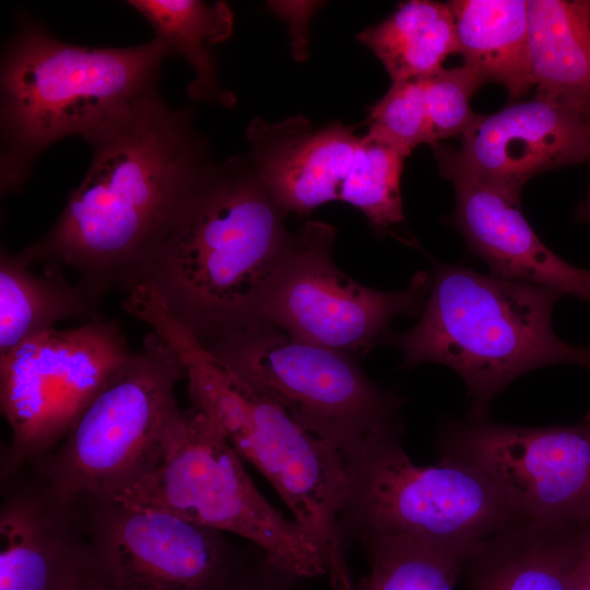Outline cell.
<instances>
[{
	"mask_svg": "<svg viewBox=\"0 0 590 590\" xmlns=\"http://www.w3.org/2000/svg\"><path fill=\"white\" fill-rule=\"evenodd\" d=\"M368 126L408 155L420 144H430L424 79L392 82L370 107Z\"/></svg>",
	"mask_w": 590,
	"mask_h": 590,
	"instance_id": "obj_26",
	"label": "cell"
},
{
	"mask_svg": "<svg viewBox=\"0 0 590 590\" xmlns=\"http://www.w3.org/2000/svg\"><path fill=\"white\" fill-rule=\"evenodd\" d=\"M152 26L154 37L166 44L172 55L186 59L193 72L187 95L196 102L232 107L236 98L223 91L210 46L233 33L234 15L223 1L130 0L127 2Z\"/></svg>",
	"mask_w": 590,
	"mask_h": 590,
	"instance_id": "obj_22",
	"label": "cell"
},
{
	"mask_svg": "<svg viewBox=\"0 0 590 590\" xmlns=\"http://www.w3.org/2000/svg\"><path fill=\"white\" fill-rule=\"evenodd\" d=\"M93 155L57 221L17 256L66 266L97 303L128 292L175 228L213 163L190 107L154 91L88 143Z\"/></svg>",
	"mask_w": 590,
	"mask_h": 590,
	"instance_id": "obj_1",
	"label": "cell"
},
{
	"mask_svg": "<svg viewBox=\"0 0 590 590\" xmlns=\"http://www.w3.org/2000/svg\"><path fill=\"white\" fill-rule=\"evenodd\" d=\"M186 378L176 351L156 332L113 375L60 447L44 460L49 492L63 502L106 497L130 486L154 457L179 410Z\"/></svg>",
	"mask_w": 590,
	"mask_h": 590,
	"instance_id": "obj_8",
	"label": "cell"
},
{
	"mask_svg": "<svg viewBox=\"0 0 590 590\" xmlns=\"http://www.w3.org/2000/svg\"><path fill=\"white\" fill-rule=\"evenodd\" d=\"M570 590H590V522L582 535L571 576Z\"/></svg>",
	"mask_w": 590,
	"mask_h": 590,
	"instance_id": "obj_29",
	"label": "cell"
},
{
	"mask_svg": "<svg viewBox=\"0 0 590 590\" xmlns=\"http://www.w3.org/2000/svg\"><path fill=\"white\" fill-rule=\"evenodd\" d=\"M93 506L85 547L108 590H221L238 573L223 532L117 494Z\"/></svg>",
	"mask_w": 590,
	"mask_h": 590,
	"instance_id": "obj_13",
	"label": "cell"
},
{
	"mask_svg": "<svg viewBox=\"0 0 590 590\" xmlns=\"http://www.w3.org/2000/svg\"><path fill=\"white\" fill-rule=\"evenodd\" d=\"M60 590H108L92 567L90 559L73 573Z\"/></svg>",
	"mask_w": 590,
	"mask_h": 590,
	"instance_id": "obj_30",
	"label": "cell"
},
{
	"mask_svg": "<svg viewBox=\"0 0 590 590\" xmlns=\"http://www.w3.org/2000/svg\"><path fill=\"white\" fill-rule=\"evenodd\" d=\"M402 425L384 429L347 456L344 539L394 538L471 553L526 520L472 468L439 460L415 464L401 445Z\"/></svg>",
	"mask_w": 590,
	"mask_h": 590,
	"instance_id": "obj_6",
	"label": "cell"
},
{
	"mask_svg": "<svg viewBox=\"0 0 590 590\" xmlns=\"http://www.w3.org/2000/svg\"><path fill=\"white\" fill-rule=\"evenodd\" d=\"M152 328L179 355L193 406L267 477L319 548L332 589L355 590L341 528L349 492L344 453L222 364L170 312L156 315Z\"/></svg>",
	"mask_w": 590,
	"mask_h": 590,
	"instance_id": "obj_4",
	"label": "cell"
},
{
	"mask_svg": "<svg viewBox=\"0 0 590 590\" xmlns=\"http://www.w3.org/2000/svg\"><path fill=\"white\" fill-rule=\"evenodd\" d=\"M169 55L156 37L131 47L69 44L19 13L1 56V194L21 191L55 142L70 135L92 142L157 91Z\"/></svg>",
	"mask_w": 590,
	"mask_h": 590,
	"instance_id": "obj_3",
	"label": "cell"
},
{
	"mask_svg": "<svg viewBox=\"0 0 590 590\" xmlns=\"http://www.w3.org/2000/svg\"><path fill=\"white\" fill-rule=\"evenodd\" d=\"M357 39L382 62L392 82L426 79L459 52L450 5L429 0L399 3L382 22L365 28Z\"/></svg>",
	"mask_w": 590,
	"mask_h": 590,
	"instance_id": "obj_23",
	"label": "cell"
},
{
	"mask_svg": "<svg viewBox=\"0 0 590 590\" xmlns=\"http://www.w3.org/2000/svg\"><path fill=\"white\" fill-rule=\"evenodd\" d=\"M578 215L583 220L590 223V190L585 203L581 205Z\"/></svg>",
	"mask_w": 590,
	"mask_h": 590,
	"instance_id": "obj_31",
	"label": "cell"
},
{
	"mask_svg": "<svg viewBox=\"0 0 590 590\" xmlns=\"http://www.w3.org/2000/svg\"><path fill=\"white\" fill-rule=\"evenodd\" d=\"M464 64L486 82L504 85L510 99L526 95L533 84L528 0L449 1Z\"/></svg>",
	"mask_w": 590,
	"mask_h": 590,
	"instance_id": "obj_20",
	"label": "cell"
},
{
	"mask_svg": "<svg viewBox=\"0 0 590 590\" xmlns=\"http://www.w3.org/2000/svg\"><path fill=\"white\" fill-rule=\"evenodd\" d=\"M438 455L481 473L526 521H590V411L541 427L467 417L444 427Z\"/></svg>",
	"mask_w": 590,
	"mask_h": 590,
	"instance_id": "obj_12",
	"label": "cell"
},
{
	"mask_svg": "<svg viewBox=\"0 0 590 590\" xmlns=\"http://www.w3.org/2000/svg\"><path fill=\"white\" fill-rule=\"evenodd\" d=\"M442 176H471L519 200L536 174L590 162V119L535 95L502 110L477 115L460 148L432 145Z\"/></svg>",
	"mask_w": 590,
	"mask_h": 590,
	"instance_id": "obj_14",
	"label": "cell"
},
{
	"mask_svg": "<svg viewBox=\"0 0 590 590\" xmlns=\"http://www.w3.org/2000/svg\"><path fill=\"white\" fill-rule=\"evenodd\" d=\"M361 542L370 569L357 590H456L472 553L394 538Z\"/></svg>",
	"mask_w": 590,
	"mask_h": 590,
	"instance_id": "obj_24",
	"label": "cell"
},
{
	"mask_svg": "<svg viewBox=\"0 0 590 590\" xmlns=\"http://www.w3.org/2000/svg\"><path fill=\"white\" fill-rule=\"evenodd\" d=\"M250 164L281 212L304 215L341 201L361 137L339 122L315 129L304 117L247 130Z\"/></svg>",
	"mask_w": 590,
	"mask_h": 590,
	"instance_id": "obj_16",
	"label": "cell"
},
{
	"mask_svg": "<svg viewBox=\"0 0 590 590\" xmlns=\"http://www.w3.org/2000/svg\"><path fill=\"white\" fill-rule=\"evenodd\" d=\"M589 522L526 521L486 539L467 560V590H570Z\"/></svg>",
	"mask_w": 590,
	"mask_h": 590,
	"instance_id": "obj_17",
	"label": "cell"
},
{
	"mask_svg": "<svg viewBox=\"0 0 590 590\" xmlns=\"http://www.w3.org/2000/svg\"><path fill=\"white\" fill-rule=\"evenodd\" d=\"M132 354L118 322L99 317L0 355V408L11 429L2 473L12 475L63 440Z\"/></svg>",
	"mask_w": 590,
	"mask_h": 590,
	"instance_id": "obj_10",
	"label": "cell"
},
{
	"mask_svg": "<svg viewBox=\"0 0 590 590\" xmlns=\"http://www.w3.org/2000/svg\"><path fill=\"white\" fill-rule=\"evenodd\" d=\"M98 305L78 283L66 279L61 266L46 263L37 274L16 252L1 249L0 355L56 329L62 320L99 318Z\"/></svg>",
	"mask_w": 590,
	"mask_h": 590,
	"instance_id": "obj_21",
	"label": "cell"
},
{
	"mask_svg": "<svg viewBox=\"0 0 590 590\" xmlns=\"http://www.w3.org/2000/svg\"><path fill=\"white\" fill-rule=\"evenodd\" d=\"M528 20L535 95L590 119V0H528Z\"/></svg>",
	"mask_w": 590,
	"mask_h": 590,
	"instance_id": "obj_19",
	"label": "cell"
},
{
	"mask_svg": "<svg viewBox=\"0 0 590 590\" xmlns=\"http://www.w3.org/2000/svg\"><path fill=\"white\" fill-rule=\"evenodd\" d=\"M444 177L455 186L451 223L492 275L544 286L590 305V269L575 267L548 249L526 220L519 200L468 175Z\"/></svg>",
	"mask_w": 590,
	"mask_h": 590,
	"instance_id": "obj_15",
	"label": "cell"
},
{
	"mask_svg": "<svg viewBox=\"0 0 590 590\" xmlns=\"http://www.w3.org/2000/svg\"><path fill=\"white\" fill-rule=\"evenodd\" d=\"M335 228L307 221L259 305L256 319L291 337L351 356L387 342L398 316L422 314L433 275L417 272L396 292L364 286L333 263Z\"/></svg>",
	"mask_w": 590,
	"mask_h": 590,
	"instance_id": "obj_11",
	"label": "cell"
},
{
	"mask_svg": "<svg viewBox=\"0 0 590 590\" xmlns=\"http://www.w3.org/2000/svg\"><path fill=\"white\" fill-rule=\"evenodd\" d=\"M52 503V502H51ZM56 497L51 504L31 494L9 497L0 512V590H60L86 559L72 541Z\"/></svg>",
	"mask_w": 590,
	"mask_h": 590,
	"instance_id": "obj_18",
	"label": "cell"
},
{
	"mask_svg": "<svg viewBox=\"0 0 590 590\" xmlns=\"http://www.w3.org/2000/svg\"><path fill=\"white\" fill-rule=\"evenodd\" d=\"M430 145L440 140L461 135L476 118L471 109V98L485 83L471 67L462 64L441 69L424 79Z\"/></svg>",
	"mask_w": 590,
	"mask_h": 590,
	"instance_id": "obj_27",
	"label": "cell"
},
{
	"mask_svg": "<svg viewBox=\"0 0 590 590\" xmlns=\"http://www.w3.org/2000/svg\"><path fill=\"white\" fill-rule=\"evenodd\" d=\"M283 217L250 162L213 164L137 284L206 345L256 319L294 240Z\"/></svg>",
	"mask_w": 590,
	"mask_h": 590,
	"instance_id": "obj_2",
	"label": "cell"
},
{
	"mask_svg": "<svg viewBox=\"0 0 590 590\" xmlns=\"http://www.w3.org/2000/svg\"><path fill=\"white\" fill-rule=\"evenodd\" d=\"M355 590H357V589H355Z\"/></svg>",
	"mask_w": 590,
	"mask_h": 590,
	"instance_id": "obj_32",
	"label": "cell"
},
{
	"mask_svg": "<svg viewBox=\"0 0 590 590\" xmlns=\"http://www.w3.org/2000/svg\"><path fill=\"white\" fill-rule=\"evenodd\" d=\"M408 154L368 131L361 137L341 201L359 210L375 233L385 235L404 221L401 175Z\"/></svg>",
	"mask_w": 590,
	"mask_h": 590,
	"instance_id": "obj_25",
	"label": "cell"
},
{
	"mask_svg": "<svg viewBox=\"0 0 590 590\" xmlns=\"http://www.w3.org/2000/svg\"><path fill=\"white\" fill-rule=\"evenodd\" d=\"M294 577L273 566L263 555L259 569L237 573L221 590H290Z\"/></svg>",
	"mask_w": 590,
	"mask_h": 590,
	"instance_id": "obj_28",
	"label": "cell"
},
{
	"mask_svg": "<svg viewBox=\"0 0 590 590\" xmlns=\"http://www.w3.org/2000/svg\"><path fill=\"white\" fill-rule=\"evenodd\" d=\"M117 494L243 536L294 578L327 575L316 544L264 498L239 455L194 406L174 414L149 465Z\"/></svg>",
	"mask_w": 590,
	"mask_h": 590,
	"instance_id": "obj_7",
	"label": "cell"
},
{
	"mask_svg": "<svg viewBox=\"0 0 590 590\" xmlns=\"http://www.w3.org/2000/svg\"><path fill=\"white\" fill-rule=\"evenodd\" d=\"M204 347L345 457L401 424L404 400L369 379L354 356L295 339L261 319Z\"/></svg>",
	"mask_w": 590,
	"mask_h": 590,
	"instance_id": "obj_9",
	"label": "cell"
},
{
	"mask_svg": "<svg viewBox=\"0 0 590 590\" xmlns=\"http://www.w3.org/2000/svg\"><path fill=\"white\" fill-rule=\"evenodd\" d=\"M428 258L434 273L421 318L387 343L401 351L408 368L436 363L455 370L472 401L468 418H487L492 400L531 370L554 364L590 369V345L567 344L553 330L562 295Z\"/></svg>",
	"mask_w": 590,
	"mask_h": 590,
	"instance_id": "obj_5",
	"label": "cell"
}]
</instances>
